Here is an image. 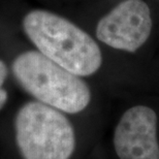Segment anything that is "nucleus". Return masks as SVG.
Returning a JSON list of instances; mask_svg holds the SVG:
<instances>
[{"label":"nucleus","instance_id":"nucleus-1","mask_svg":"<svg viewBox=\"0 0 159 159\" xmlns=\"http://www.w3.org/2000/svg\"><path fill=\"white\" fill-rule=\"evenodd\" d=\"M23 24L39 52L68 71L86 77L100 67L102 57L97 43L66 19L46 11H33Z\"/></svg>","mask_w":159,"mask_h":159},{"label":"nucleus","instance_id":"nucleus-2","mask_svg":"<svg viewBox=\"0 0 159 159\" xmlns=\"http://www.w3.org/2000/svg\"><path fill=\"white\" fill-rule=\"evenodd\" d=\"M12 71L28 93L54 109L75 114L90 102L91 92L86 83L40 52L30 51L17 57Z\"/></svg>","mask_w":159,"mask_h":159},{"label":"nucleus","instance_id":"nucleus-3","mask_svg":"<svg viewBox=\"0 0 159 159\" xmlns=\"http://www.w3.org/2000/svg\"><path fill=\"white\" fill-rule=\"evenodd\" d=\"M15 132L24 159H69L74 154L75 134L71 123L59 110L39 101L21 107Z\"/></svg>","mask_w":159,"mask_h":159},{"label":"nucleus","instance_id":"nucleus-4","mask_svg":"<svg viewBox=\"0 0 159 159\" xmlns=\"http://www.w3.org/2000/svg\"><path fill=\"white\" fill-rule=\"evenodd\" d=\"M151 29L149 6L142 0H126L99 21L96 35L114 49L135 52L147 41Z\"/></svg>","mask_w":159,"mask_h":159},{"label":"nucleus","instance_id":"nucleus-5","mask_svg":"<svg viewBox=\"0 0 159 159\" xmlns=\"http://www.w3.org/2000/svg\"><path fill=\"white\" fill-rule=\"evenodd\" d=\"M114 147L120 159H159L156 113L146 106L127 110L116 126Z\"/></svg>","mask_w":159,"mask_h":159},{"label":"nucleus","instance_id":"nucleus-6","mask_svg":"<svg viewBox=\"0 0 159 159\" xmlns=\"http://www.w3.org/2000/svg\"><path fill=\"white\" fill-rule=\"evenodd\" d=\"M6 74H7L6 66L2 61H0V110L2 109V107L6 102V99H7V93L2 88L3 83H4V80L6 78Z\"/></svg>","mask_w":159,"mask_h":159}]
</instances>
